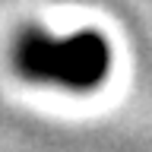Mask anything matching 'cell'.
<instances>
[{"instance_id": "cell-1", "label": "cell", "mask_w": 152, "mask_h": 152, "mask_svg": "<svg viewBox=\"0 0 152 152\" xmlns=\"http://www.w3.org/2000/svg\"><path fill=\"white\" fill-rule=\"evenodd\" d=\"M19 66L32 79H54L66 86H86L98 79L104 66V48L92 35H76V38H28L19 45Z\"/></svg>"}]
</instances>
